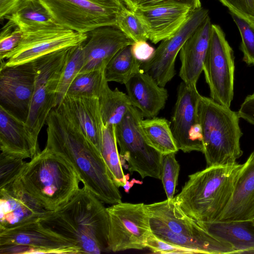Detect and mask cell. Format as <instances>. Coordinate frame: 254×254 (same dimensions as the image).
Wrapping results in <instances>:
<instances>
[{"label": "cell", "instance_id": "cell-18", "mask_svg": "<svg viewBox=\"0 0 254 254\" xmlns=\"http://www.w3.org/2000/svg\"><path fill=\"white\" fill-rule=\"evenodd\" d=\"M87 33L83 47V65L79 73L105 69L120 50L134 42L116 26L100 27Z\"/></svg>", "mask_w": 254, "mask_h": 254}, {"label": "cell", "instance_id": "cell-17", "mask_svg": "<svg viewBox=\"0 0 254 254\" xmlns=\"http://www.w3.org/2000/svg\"><path fill=\"white\" fill-rule=\"evenodd\" d=\"M0 231L39 221L49 211L26 190L19 177L0 188Z\"/></svg>", "mask_w": 254, "mask_h": 254}, {"label": "cell", "instance_id": "cell-31", "mask_svg": "<svg viewBox=\"0 0 254 254\" xmlns=\"http://www.w3.org/2000/svg\"><path fill=\"white\" fill-rule=\"evenodd\" d=\"M108 82L105 76V69L79 73L72 82L66 94L98 98Z\"/></svg>", "mask_w": 254, "mask_h": 254}, {"label": "cell", "instance_id": "cell-16", "mask_svg": "<svg viewBox=\"0 0 254 254\" xmlns=\"http://www.w3.org/2000/svg\"><path fill=\"white\" fill-rule=\"evenodd\" d=\"M34 62L0 68V105L26 121L34 90Z\"/></svg>", "mask_w": 254, "mask_h": 254}, {"label": "cell", "instance_id": "cell-35", "mask_svg": "<svg viewBox=\"0 0 254 254\" xmlns=\"http://www.w3.org/2000/svg\"><path fill=\"white\" fill-rule=\"evenodd\" d=\"M231 16L241 34L240 49L243 54V60L248 65L254 64V24L232 13Z\"/></svg>", "mask_w": 254, "mask_h": 254}, {"label": "cell", "instance_id": "cell-8", "mask_svg": "<svg viewBox=\"0 0 254 254\" xmlns=\"http://www.w3.org/2000/svg\"><path fill=\"white\" fill-rule=\"evenodd\" d=\"M57 23L87 33L98 27L117 26L125 7L122 0H39Z\"/></svg>", "mask_w": 254, "mask_h": 254}, {"label": "cell", "instance_id": "cell-14", "mask_svg": "<svg viewBox=\"0 0 254 254\" xmlns=\"http://www.w3.org/2000/svg\"><path fill=\"white\" fill-rule=\"evenodd\" d=\"M177 100L171 118V128L178 149L185 153H203L202 136L198 114L201 95L196 85L182 82L177 89Z\"/></svg>", "mask_w": 254, "mask_h": 254}, {"label": "cell", "instance_id": "cell-29", "mask_svg": "<svg viewBox=\"0 0 254 254\" xmlns=\"http://www.w3.org/2000/svg\"><path fill=\"white\" fill-rule=\"evenodd\" d=\"M117 144L115 126L103 125L100 153L113 181L119 188L126 185L127 178L123 171Z\"/></svg>", "mask_w": 254, "mask_h": 254}, {"label": "cell", "instance_id": "cell-39", "mask_svg": "<svg viewBox=\"0 0 254 254\" xmlns=\"http://www.w3.org/2000/svg\"><path fill=\"white\" fill-rule=\"evenodd\" d=\"M146 248L155 254H194L191 250L163 241L156 237L152 232L147 239Z\"/></svg>", "mask_w": 254, "mask_h": 254}, {"label": "cell", "instance_id": "cell-11", "mask_svg": "<svg viewBox=\"0 0 254 254\" xmlns=\"http://www.w3.org/2000/svg\"><path fill=\"white\" fill-rule=\"evenodd\" d=\"M107 211L109 251L146 248L147 240L152 232L146 204L121 202L107 207Z\"/></svg>", "mask_w": 254, "mask_h": 254}, {"label": "cell", "instance_id": "cell-37", "mask_svg": "<svg viewBox=\"0 0 254 254\" xmlns=\"http://www.w3.org/2000/svg\"><path fill=\"white\" fill-rule=\"evenodd\" d=\"M22 30L14 22L8 20L0 33V60L3 62L6 57L19 45L23 37Z\"/></svg>", "mask_w": 254, "mask_h": 254}, {"label": "cell", "instance_id": "cell-40", "mask_svg": "<svg viewBox=\"0 0 254 254\" xmlns=\"http://www.w3.org/2000/svg\"><path fill=\"white\" fill-rule=\"evenodd\" d=\"M166 3L184 5L190 7L192 11L201 7L200 0H137L134 8L149 7Z\"/></svg>", "mask_w": 254, "mask_h": 254}, {"label": "cell", "instance_id": "cell-13", "mask_svg": "<svg viewBox=\"0 0 254 254\" xmlns=\"http://www.w3.org/2000/svg\"><path fill=\"white\" fill-rule=\"evenodd\" d=\"M0 254H80L71 241L40 221L0 231Z\"/></svg>", "mask_w": 254, "mask_h": 254}, {"label": "cell", "instance_id": "cell-42", "mask_svg": "<svg viewBox=\"0 0 254 254\" xmlns=\"http://www.w3.org/2000/svg\"><path fill=\"white\" fill-rule=\"evenodd\" d=\"M237 113L240 118L254 125V93L246 97Z\"/></svg>", "mask_w": 254, "mask_h": 254}, {"label": "cell", "instance_id": "cell-2", "mask_svg": "<svg viewBox=\"0 0 254 254\" xmlns=\"http://www.w3.org/2000/svg\"><path fill=\"white\" fill-rule=\"evenodd\" d=\"M103 203L83 186L66 203L48 211L39 221L73 242L80 254H101L109 251V219Z\"/></svg>", "mask_w": 254, "mask_h": 254}, {"label": "cell", "instance_id": "cell-43", "mask_svg": "<svg viewBox=\"0 0 254 254\" xmlns=\"http://www.w3.org/2000/svg\"><path fill=\"white\" fill-rule=\"evenodd\" d=\"M20 0H0V19L2 20L17 4Z\"/></svg>", "mask_w": 254, "mask_h": 254}, {"label": "cell", "instance_id": "cell-41", "mask_svg": "<svg viewBox=\"0 0 254 254\" xmlns=\"http://www.w3.org/2000/svg\"><path fill=\"white\" fill-rule=\"evenodd\" d=\"M131 46L133 56L142 64L150 60L155 51V49L145 41L134 42Z\"/></svg>", "mask_w": 254, "mask_h": 254}, {"label": "cell", "instance_id": "cell-34", "mask_svg": "<svg viewBox=\"0 0 254 254\" xmlns=\"http://www.w3.org/2000/svg\"><path fill=\"white\" fill-rule=\"evenodd\" d=\"M116 27L134 42L148 40L144 26L127 7H125L120 13Z\"/></svg>", "mask_w": 254, "mask_h": 254}, {"label": "cell", "instance_id": "cell-1", "mask_svg": "<svg viewBox=\"0 0 254 254\" xmlns=\"http://www.w3.org/2000/svg\"><path fill=\"white\" fill-rule=\"evenodd\" d=\"M45 147L62 157L73 168L80 182L104 203L122 202L100 151L60 109L55 108L46 121Z\"/></svg>", "mask_w": 254, "mask_h": 254}, {"label": "cell", "instance_id": "cell-46", "mask_svg": "<svg viewBox=\"0 0 254 254\" xmlns=\"http://www.w3.org/2000/svg\"><path fill=\"white\" fill-rule=\"evenodd\" d=\"M251 222L252 226L254 228V219L253 220H252Z\"/></svg>", "mask_w": 254, "mask_h": 254}, {"label": "cell", "instance_id": "cell-12", "mask_svg": "<svg viewBox=\"0 0 254 254\" xmlns=\"http://www.w3.org/2000/svg\"><path fill=\"white\" fill-rule=\"evenodd\" d=\"M234 51L220 27L211 24L209 45L203 66L210 98L220 105L230 108L234 97Z\"/></svg>", "mask_w": 254, "mask_h": 254}, {"label": "cell", "instance_id": "cell-24", "mask_svg": "<svg viewBox=\"0 0 254 254\" xmlns=\"http://www.w3.org/2000/svg\"><path fill=\"white\" fill-rule=\"evenodd\" d=\"M1 152L23 159L32 158L40 151L33 143L25 122L0 105Z\"/></svg>", "mask_w": 254, "mask_h": 254}, {"label": "cell", "instance_id": "cell-36", "mask_svg": "<svg viewBox=\"0 0 254 254\" xmlns=\"http://www.w3.org/2000/svg\"><path fill=\"white\" fill-rule=\"evenodd\" d=\"M27 162L19 156L0 153V188L18 178Z\"/></svg>", "mask_w": 254, "mask_h": 254}, {"label": "cell", "instance_id": "cell-6", "mask_svg": "<svg viewBox=\"0 0 254 254\" xmlns=\"http://www.w3.org/2000/svg\"><path fill=\"white\" fill-rule=\"evenodd\" d=\"M198 114L206 167L237 163L243 154L238 113L201 95Z\"/></svg>", "mask_w": 254, "mask_h": 254}, {"label": "cell", "instance_id": "cell-45", "mask_svg": "<svg viewBox=\"0 0 254 254\" xmlns=\"http://www.w3.org/2000/svg\"><path fill=\"white\" fill-rule=\"evenodd\" d=\"M244 254H254V249L247 251Z\"/></svg>", "mask_w": 254, "mask_h": 254}, {"label": "cell", "instance_id": "cell-22", "mask_svg": "<svg viewBox=\"0 0 254 254\" xmlns=\"http://www.w3.org/2000/svg\"><path fill=\"white\" fill-rule=\"evenodd\" d=\"M254 219V150L243 164L233 196L218 221L251 222Z\"/></svg>", "mask_w": 254, "mask_h": 254}, {"label": "cell", "instance_id": "cell-21", "mask_svg": "<svg viewBox=\"0 0 254 254\" xmlns=\"http://www.w3.org/2000/svg\"><path fill=\"white\" fill-rule=\"evenodd\" d=\"M125 85L132 105L143 117H156L165 107L168 98L167 89L142 69Z\"/></svg>", "mask_w": 254, "mask_h": 254}, {"label": "cell", "instance_id": "cell-4", "mask_svg": "<svg viewBox=\"0 0 254 254\" xmlns=\"http://www.w3.org/2000/svg\"><path fill=\"white\" fill-rule=\"evenodd\" d=\"M19 177L26 190L49 211L64 205L80 189V180L71 165L46 147L27 162Z\"/></svg>", "mask_w": 254, "mask_h": 254}, {"label": "cell", "instance_id": "cell-30", "mask_svg": "<svg viewBox=\"0 0 254 254\" xmlns=\"http://www.w3.org/2000/svg\"><path fill=\"white\" fill-rule=\"evenodd\" d=\"M131 45L120 50L106 65L105 76L108 82L114 81L125 84L141 69L142 63L133 56Z\"/></svg>", "mask_w": 254, "mask_h": 254}, {"label": "cell", "instance_id": "cell-33", "mask_svg": "<svg viewBox=\"0 0 254 254\" xmlns=\"http://www.w3.org/2000/svg\"><path fill=\"white\" fill-rule=\"evenodd\" d=\"M176 154L172 152L163 154L161 161L160 180L168 200L174 198L180 171Z\"/></svg>", "mask_w": 254, "mask_h": 254}, {"label": "cell", "instance_id": "cell-23", "mask_svg": "<svg viewBox=\"0 0 254 254\" xmlns=\"http://www.w3.org/2000/svg\"><path fill=\"white\" fill-rule=\"evenodd\" d=\"M211 23L209 16L190 36L180 51L179 76L188 85H196L208 52Z\"/></svg>", "mask_w": 254, "mask_h": 254}, {"label": "cell", "instance_id": "cell-5", "mask_svg": "<svg viewBox=\"0 0 254 254\" xmlns=\"http://www.w3.org/2000/svg\"><path fill=\"white\" fill-rule=\"evenodd\" d=\"M152 233L194 254H234L232 245L213 235L185 214L173 199L146 204Z\"/></svg>", "mask_w": 254, "mask_h": 254}, {"label": "cell", "instance_id": "cell-26", "mask_svg": "<svg viewBox=\"0 0 254 254\" xmlns=\"http://www.w3.org/2000/svg\"><path fill=\"white\" fill-rule=\"evenodd\" d=\"M140 127L147 143L162 154L177 153L178 149L171 128L165 118L154 117L142 119Z\"/></svg>", "mask_w": 254, "mask_h": 254}, {"label": "cell", "instance_id": "cell-28", "mask_svg": "<svg viewBox=\"0 0 254 254\" xmlns=\"http://www.w3.org/2000/svg\"><path fill=\"white\" fill-rule=\"evenodd\" d=\"M4 18L13 21L21 29L57 23L39 0H20Z\"/></svg>", "mask_w": 254, "mask_h": 254}, {"label": "cell", "instance_id": "cell-38", "mask_svg": "<svg viewBox=\"0 0 254 254\" xmlns=\"http://www.w3.org/2000/svg\"><path fill=\"white\" fill-rule=\"evenodd\" d=\"M232 13L254 24V0H219Z\"/></svg>", "mask_w": 254, "mask_h": 254}, {"label": "cell", "instance_id": "cell-3", "mask_svg": "<svg viewBox=\"0 0 254 254\" xmlns=\"http://www.w3.org/2000/svg\"><path fill=\"white\" fill-rule=\"evenodd\" d=\"M243 164L212 166L189 176L173 199L198 222L218 221L233 196Z\"/></svg>", "mask_w": 254, "mask_h": 254}, {"label": "cell", "instance_id": "cell-15", "mask_svg": "<svg viewBox=\"0 0 254 254\" xmlns=\"http://www.w3.org/2000/svg\"><path fill=\"white\" fill-rule=\"evenodd\" d=\"M208 16V11L203 7L192 11L179 30L161 41L152 58L143 63L141 69L165 87L176 74L175 61L183 45Z\"/></svg>", "mask_w": 254, "mask_h": 254}, {"label": "cell", "instance_id": "cell-9", "mask_svg": "<svg viewBox=\"0 0 254 254\" xmlns=\"http://www.w3.org/2000/svg\"><path fill=\"white\" fill-rule=\"evenodd\" d=\"M143 117L132 106L123 120L115 126L116 136L120 147V156L131 173L136 172L144 179H160L162 155L146 142L141 127Z\"/></svg>", "mask_w": 254, "mask_h": 254}, {"label": "cell", "instance_id": "cell-32", "mask_svg": "<svg viewBox=\"0 0 254 254\" xmlns=\"http://www.w3.org/2000/svg\"><path fill=\"white\" fill-rule=\"evenodd\" d=\"M84 42L69 49L66 62L60 81L56 108L62 102L69 87L75 77L79 73L83 66V47Z\"/></svg>", "mask_w": 254, "mask_h": 254}, {"label": "cell", "instance_id": "cell-27", "mask_svg": "<svg viewBox=\"0 0 254 254\" xmlns=\"http://www.w3.org/2000/svg\"><path fill=\"white\" fill-rule=\"evenodd\" d=\"M98 100L104 125L119 124L132 106L127 94L118 88L111 89L108 82L102 89Z\"/></svg>", "mask_w": 254, "mask_h": 254}, {"label": "cell", "instance_id": "cell-44", "mask_svg": "<svg viewBox=\"0 0 254 254\" xmlns=\"http://www.w3.org/2000/svg\"><path fill=\"white\" fill-rule=\"evenodd\" d=\"M127 6V7L132 10L135 6L137 0H122Z\"/></svg>", "mask_w": 254, "mask_h": 254}, {"label": "cell", "instance_id": "cell-7", "mask_svg": "<svg viewBox=\"0 0 254 254\" xmlns=\"http://www.w3.org/2000/svg\"><path fill=\"white\" fill-rule=\"evenodd\" d=\"M68 50L58 51L33 61L36 70L35 87L25 122L33 143L38 148L39 134L50 112L56 108L60 81Z\"/></svg>", "mask_w": 254, "mask_h": 254}, {"label": "cell", "instance_id": "cell-25", "mask_svg": "<svg viewBox=\"0 0 254 254\" xmlns=\"http://www.w3.org/2000/svg\"><path fill=\"white\" fill-rule=\"evenodd\" d=\"M197 222L209 233L232 245L236 254L254 249V228L251 222Z\"/></svg>", "mask_w": 254, "mask_h": 254}, {"label": "cell", "instance_id": "cell-20", "mask_svg": "<svg viewBox=\"0 0 254 254\" xmlns=\"http://www.w3.org/2000/svg\"><path fill=\"white\" fill-rule=\"evenodd\" d=\"M56 108L71 121L100 152L103 123L98 98L66 94Z\"/></svg>", "mask_w": 254, "mask_h": 254}, {"label": "cell", "instance_id": "cell-10", "mask_svg": "<svg viewBox=\"0 0 254 254\" xmlns=\"http://www.w3.org/2000/svg\"><path fill=\"white\" fill-rule=\"evenodd\" d=\"M23 37L18 46L0 62V67L21 64L85 42L87 33L75 32L58 23L21 29Z\"/></svg>", "mask_w": 254, "mask_h": 254}, {"label": "cell", "instance_id": "cell-19", "mask_svg": "<svg viewBox=\"0 0 254 254\" xmlns=\"http://www.w3.org/2000/svg\"><path fill=\"white\" fill-rule=\"evenodd\" d=\"M144 26L148 40L154 44L174 36L192 10L187 6L166 3L131 10Z\"/></svg>", "mask_w": 254, "mask_h": 254}]
</instances>
